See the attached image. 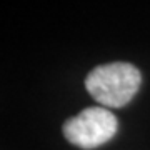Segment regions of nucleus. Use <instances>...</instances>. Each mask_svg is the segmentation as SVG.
<instances>
[{
    "mask_svg": "<svg viewBox=\"0 0 150 150\" xmlns=\"http://www.w3.org/2000/svg\"><path fill=\"white\" fill-rule=\"evenodd\" d=\"M140 82L142 75L135 65L113 62L92 70L85 79V88L100 105L118 108L134 98Z\"/></svg>",
    "mask_w": 150,
    "mask_h": 150,
    "instance_id": "f257e3e1",
    "label": "nucleus"
},
{
    "mask_svg": "<svg viewBox=\"0 0 150 150\" xmlns=\"http://www.w3.org/2000/svg\"><path fill=\"white\" fill-rule=\"evenodd\" d=\"M117 132V118L110 110L88 107L64 125V135L80 149H95L112 139Z\"/></svg>",
    "mask_w": 150,
    "mask_h": 150,
    "instance_id": "f03ea898",
    "label": "nucleus"
}]
</instances>
